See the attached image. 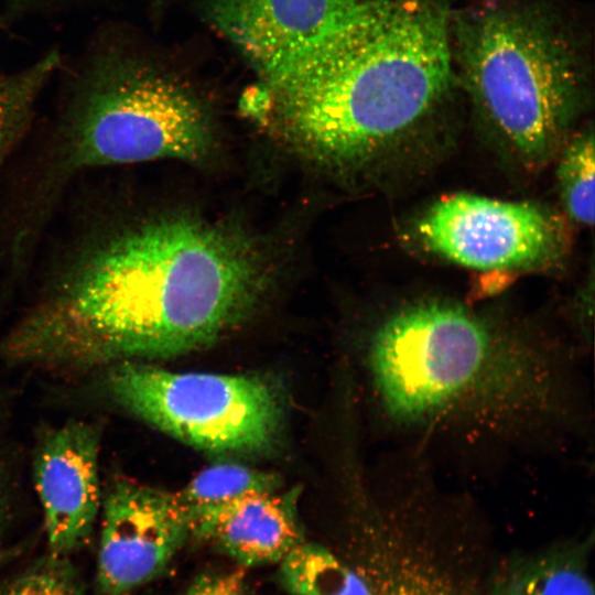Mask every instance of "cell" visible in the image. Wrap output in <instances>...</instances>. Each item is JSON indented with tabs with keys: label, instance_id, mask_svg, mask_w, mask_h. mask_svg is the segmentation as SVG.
<instances>
[{
	"label": "cell",
	"instance_id": "1",
	"mask_svg": "<svg viewBox=\"0 0 595 595\" xmlns=\"http://www.w3.org/2000/svg\"><path fill=\"white\" fill-rule=\"evenodd\" d=\"M257 250L232 230L167 216L84 249L0 343L12 364L87 370L174 357L216 342L264 288Z\"/></svg>",
	"mask_w": 595,
	"mask_h": 595
},
{
	"label": "cell",
	"instance_id": "2",
	"mask_svg": "<svg viewBox=\"0 0 595 595\" xmlns=\"http://www.w3.org/2000/svg\"><path fill=\"white\" fill-rule=\"evenodd\" d=\"M573 353L463 305L421 300L372 331L366 368L392 432L506 444L578 423Z\"/></svg>",
	"mask_w": 595,
	"mask_h": 595
},
{
	"label": "cell",
	"instance_id": "3",
	"mask_svg": "<svg viewBox=\"0 0 595 595\" xmlns=\"http://www.w3.org/2000/svg\"><path fill=\"white\" fill-rule=\"evenodd\" d=\"M448 0H364L324 48L260 83L255 105L320 162H366L398 144L456 77Z\"/></svg>",
	"mask_w": 595,
	"mask_h": 595
},
{
	"label": "cell",
	"instance_id": "4",
	"mask_svg": "<svg viewBox=\"0 0 595 595\" xmlns=\"http://www.w3.org/2000/svg\"><path fill=\"white\" fill-rule=\"evenodd\" d=\"M456 75L504 145L538 166L560 148L585 93L574 48L541 12L490 2L453 14Z\"/></svg>",
	"mask_w": 595,
	"mask_h": 595
},
{
	"label": "cell",
	"instance_id": "5",
	"mask_svg": "<svg viewBox=\"0 0 595 595\" xmlns=\"http://www.w3.org/2000/svg\"><path fill=\"white\" fill-rule=\"evenodd\" d=\"M106 387L137 418L213 454L267 453L283 428L282 398L259 376L177 372L123 361L111 366Z\"/></svg>",
	"mask_w": 595,
	"mask_h": 595
},
{
	"label": "cell",
	"instance_id": "6",
	"mask_svg": "<svg viewBox=\"0 0 595 595\" xmlns=\"http://www.w3.org/2000/svg\"><path fill=\"white\" fill-rule=\"evenodd\" d=\"M210 145L207 117L190 93L161 76L134 73L93 91L75 121L68 160L83 169L196 161Z\"/></svg>",
	"mask_w": 595,
	"mask_h": 595
},
{
	"label": "cell",
	"instance_id": "7",
	"mask_svg": "<svg viewBox=\"0 0 595 595\" xmlns=\"http://www.w3.org/2000/svg\"><path fill=\"white\" fill-rule=\"evenodd\" d=\"M414 232L430 253L477 270L542 268L558 261L567 244L564 224L553 213L472 194L431 205Z\"/></svg>",
	"mask_w": 595,
	"mask_h": 595
},
{
	"label": "cell",
	"instance_id": "8",
	"mask_svg": "<svg viewBox=\"0 0 595 595\" xmlns=\"http://www.w3.org/2000/svg\"><path fill=\"white\" fill-rule=\"evenodd\" d=\"M190 522L175 493L119 479L102 504L97 583L102 595H128L161 574Z\"/></svg>",
	"mask_w": 595,
	"mask_h": 595
},
{
	"label": "cell",
	"instance_id": "9",
	"mask_svg": "<svg viewBox=\"0 0 595 595\" xmlns=\"http://www.w3.org/2000/svg\"><path fill=\"white\" fill-rule=\"evenodd\" d=\"M364 0H213L220 33L259 73L273 79L324 48Z\"/></svg>",
	"mask_w": 595,
	"mask_h": 595
},
{
	"label": "cell",
	"instance_id": "10",
	"mask_svg": "<svg viewBox=\"0 0 595 595\" xmlns=\"http://www.w3.org/2000/svg\"><path fill=\"white\" fill-rule=\"evenodd\" d=\"M99 431L72 421L47 433L34 462V482L53 553L75 550L89 537L100 507Z\"/></svg>",
	"mask_w": 595,
	"mask_h": 595
},
{
	"label": "cell",
	"instance_id": "11",
	"mask_svg": "<svg viewBox=\"0 0 595 595\" xmlns=\"http://www.w3.org/2000/svg\"><path fill=\"white\" fill-rule=\"evenodd\" d=\"M296 488L249 493L186 509L190 537L208 542L242 567L280 563L303 540Z\"/></svg>",
	"mask_w": 595,
	"mask_h": 595
},
{
	"label": "cell",
	"instance_id": "12",
	"mask_svg": "<svg viewBox=\"0 0 595 595\" xmlns=\"http://www.w3.org/2000/svg\"><path fill=\"white\" fill-rule=\"evenodd\" d=\"M589 540L566 541L509 561L491 595H595L588 571Z\"/></svg>",
	"mask_w": 595,
	"mask_h": 595
},
{
	"label": "cell",
	"instance_id": "13",
	"mask_svg": "<svg viewBox=\"0 0 595 595\" xmlns=\"http://www.w3.org/2000/svg\"><path fill=\"white\" fill-rule=\"evenodd\" d=\"M279 564L291 595H375L359 574L315 543L302 541Z\"/></svg>",
	"mask_w": 595,
	"mask_h": 595
},
{
	"label": "cell",
	"instance_id": "14",
	"mask_svg": "<svg viewBox=\"0 0 595 595\" xmlns=\"http://www.w3.org/2000/svg\"><path fill=\"white\" fill-rule=\"evenodd\" d=\"M279 487L280 480L274 474L236 462H221L199 472L175 494L180 502L191 509L220 504L249 493L277 490Z\"/></svg>",
	"mask_w": 595,
	"mask_h": 595
},
{
	"label": "cell",
	"instance_id": "15",
	"mask_svg": "<svg viewBox=\"0 0 595 595\" xmlns=\"http://www.w3.org/2000/svg\"><path fill=\"white\" fill-rule=\"evenodd\" d=\"M594 136L584 130L564 147L556 170L560 197L565 213L578 225L594 224Z\"/></svg>",
	"mask_w": 595,
	"mask_h": 595
},
{
	"label": "cell",
	"instance_id": "16",
	"mask_svg": "<svg viewBox=\"0 0 595 595\" xmlns=\"http://www.w3.org/2000/svg\"><path fill=\"white\" fill-rule=\"evenodd\" d=\"M0 595H82L73 574L58 561H47L8 583Z\"/></svg>",
	"mask_w": 595,
	"mask_h": 595
},
{
	"label": "cell",
	"instance_id": "17",
	"mask_svg": "<svg viewBox=\"0 0 595 595\" xmlns=\"http://www.w3.org/2000/svg\"><path fill=\"white\" fill-rule=\"evenodd\" d=\"M30 94L21 85H0V164L20 127Z\"/></svg>",
	"mask_w": 595,
	"mask_h": 595
},
{
	"label": "cell",
	"instance_id": "18",
	"mask_svg": "<svg viewBox=\"0 0 595 595\" xmlns=\"http://www.w3.org/2000/svg\"><path fill=\"white\" fill-rule=\"evenodd\" d=\"M184 595H247L242 569L197 577Z\"/></svg>",
	"mask_w": 595,
	"mask_h": 595
},
{
	"label": "cell",
	"instance_id": "19",
	"mask_svg": "<svg viewBox=\"0 0 595 595\" xmlns=\"http://www.w3.org/2000/svg\"><path fill=\"white\" fill-rule=\"evenodd\" d=\"M1 511H2V489H1V484H0V517H1Z\"/></svg>",
	"mask_w": 595,
	"mask_h": 595
},
{
	"label": "cell",
	"instance_id": "20",
	"mask_svg": "<svg viewBox=\"0 0 595 595\" xmlns=\"http://www.w3.org/2000/svg\"><path fill=\"white\" fill-rule=\"evenodd\" d=\"M0 559H1V555H0Z\"/></svg>",
	"mask_w": 595,
	"mask_h": 595
}]
</instances>
